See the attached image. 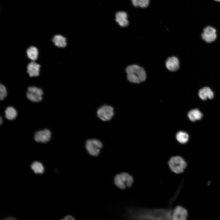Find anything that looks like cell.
<instances>
[{
	"label": "cell",
	"instance_id": "cell-3",
	"mask_svg": "<svg viewBox=\"0 0 220 220\" xmlns=\"http://www.w3.org/2000/svg\"><path fill=\"white\" fill-rule=\"evenodd\" d=\"M134 182L132 176L126 172L117 174L114 178L115 185L121 189H125L131 187Z\"/></svg>",
	"mask_w": 220,
	"mask_h": 220
},
{
	"label": "cell",
	"instance_id": "cell-6",
	"mask_svg": "<svg viewBox=\"0 0 220 220\" xmlns=\"http://www.w3.org/2000/svg\"><path fill=\"white\" fill-rule=\"evenodd\" d=\"M98 117L103 121L111 120L114 115L113 108L110 105H103L98 108L97 112Z\"/></svg>",
	"mask_w": 220,
	"mask_h": 220
},
{
	"label": "cell",
	"instance_id": "cell-25",
	"mask_svg": "<svg viewBox=\"0 0 220 220\" xmlns=\"http://www.w3.org/2000/svg\"><path fill=\"white\" fill-rule=\"evenodd\" d=\"M2 123V119L1 117L0 118V124H1Z\"/></svg>",
	"mask_w": 220,
	"mask_h": 220
},
{
	"label": "cell",
	"instance_id": "cell-21",
	"mask_svg": "<svg viewBox=\"0 0 220 220\" xmlns=\"http://www.w3.org/2000/svg\"><path fill=\"white\" fill-rule=\"evenodd\" d=\"M133 5L135 7L145 8L148 6L149 0H132Z\"/></svg>",
	"mask_w": 220,
	"mask_h": 220
},
{
	"label": "cell",
	"instance_id": "cell-16",
	"mask_svg": "<svg viewBox=\"0 0 220 220\" xmlns=\"http://www.w3.org/2000/svg\"><path fill=\"white\" fill-rule=\"evenodd\" d=\"M187 115L189 119L192 122L200 119L203 116L202 113L197 109L191 110Z\"/></svg>",
	"mask_w": 220,
	"mask_h": 220
},
{
	"label": "cell",
	"instance_id": "cell-4",
	"mask_svg": "<svg viewBox=\"0 0 220 220\" xmlns=\"http://www.w3.org/2000/svg\"><path fill=\"white\" fill-rule=\"evenodd\" d=\"M168 165L171 170L177 174L183 173L187 166L185 160L179 156L171 157L168 161Z\"/></svg>",
	"mask_w": 220,
	"mask_h": 220
},
{
	"label": "cell",
	"instance_id": "cell-23",
	"mask_svg": "<svg viewBox=\"0 0 220 220\" xmlns=\"http://www.w3.org/2000/svg\"><path fill=\"white\" fill-rule=\"evenodd\" d=\"M63 219L65 220H75V218L73 216L71 215H68L66 216Z\"/></svg>",
	"mask_w": 220,
	"mask_h": 220
},
{
	"label": "cell",
	"instance_id": "cell-13",
	"mask_svg": "<svg viewBox=\"0 0 220 220\" xmlns=\"http://www.w3.org/2000/svg\"><path fill=\"white\" fill-rule=\"evenodd\" d=\"M198 95L201 99L205 100L207 98L212 99L214 97V94L210 88L208 87H205L199 90Z\"/></svg>",
	"mask_w": 220,
	"mask_h": 220
},
{
	"label": "cell",
	"instance_id": "cell-18",
	"mask_svg": "<svg viewBox=\"0 0 220 220\" xmlns=\"http://www.w3.org/2000/svg\"><path fill=\"white\" fill-rule=\"evenodd\" d=\"M31 167L34 172L36 174H42L44 171V167L41 163L38 161L33 162Z\"/></svg>",
	"mask_w": 220,
	"mask_h": 220
},
{
	"label": "cell",
	"instance_id": "cell-22",
	"mask_svg": "<svg viewBox=\"0 0 220 220\" xmlns=\"http://www.w3.org/2000/svg\"><path fill=\"white\" fill-rule=\"evenodd\" d=\"M7 92L6 87L2 84L0 85V99L3 100L6 96Z\"/></svg>",
	"mask_w": 220,
	"mask_h": 220
},
{
	"label": "cell",
	"instance_id": "cell-26",
	"mask_svg": "<svg viewBox=\"0 0 220 220\" xmlns=\"http://www.w3.org/2000/svg\"><path fill=\"white\" fill-rule=\"evenodd\" d=\"M215 1H217V2H220V0H215Z\"/></svg>",
	"mask_w": 220,
	"mask_h": 220
},
{
	"label": "cell",
	"instance_id": "cell-12",
	"mask_svg": "<svg viewBox=\"0 0 220 220\" xmlns=\"http://www.w3.org/2000/svg\"><path fill=\"white\" fill-rule=\"evenodd\" d=\"M40 65L34 61L29 63L27 66V72L30 77L37 76L39 75Z\"/></svg>",
	"mask_w": 220,
	"mask_h": 220
},
{
	"label": "cell",
	"instance_id": "cell-24",
	"mask_svg": "<svg viewBox=\"0 0 220 220\" xmlns=\"http://www.w3.org/2000/svg\"><path fill=\"white\" fill-rule=\"evenodd\" d=\"M6 220H15L16 219L15 218L11 217H7L6 219H5Z\"/></svg>",
	"mask_w": 220,
	"mask_h": 220
},
{
	"label": "cell",
	"instance_id": "cell-11",
	"mask_svg": "<svg viewBox=\"0 0 220 220\" xmlns=\"http://www.w3.org/2000/svg\"><path fill=\"white\" fill-rule=\"evenodd\" d=\"M165 65L169 71L172 72H176L179 68V60L175 56L169 57L165 62Z\"/></svg>",
	"mask_w": 220,
	"mask_h": 220
},
{
	"label": "cell",
	"instance_id": "cell-15",
	"mask_svg": "<svg viewBox=\"0 0 220 220\" xmlns=\"http://www.w3.org/2000/svg\"><path fill=\"white\" fill-rule=\"evenodd\" d=\"M52 40L55 46L58 47L64 48L66 46V38L61 35H55Z\"/></svg>",
	"mask_w": 220,
	"mask_h": 220
},
{
	"label": "cell",
	"instance_id": "cell-10",
	"mask_svg": "<svg viewBox=\"0 0 220 220\" xmlns=\"http://www.w3.org/2000/svg\"><path fill=\"white\" fill-rule=\"evenodd\" d=\"M51 136L50 131L48 129H45L37 132L35 135L34 139L37 142L45 143L50 140Z\"/></svg>",
	"mask_w": 220,
	"mask_h": 220
},
{
	"label": "cell",
	"instance_id": "cell-20",
	"mask_svg": "<svg viewBox=\"0 0 220 220\" xmlns=\"http://www.w3.org/2000/svg\"><path fill=\"white\" fill-rule=\"evenodd\" d=\"M6 118L9 120L14 119L16 117L17 113L15 109L11 106L6 108L5 111Z\"/></svg>",
	"mask_w": 220,
	"mask_h": 220
},
{
	"label": "cell",
	"instance_id": "cell-7",
	"mask_svg": "<svg viewBox=\"0 0 220 220\" xmlns=\"http://www.w3.org/2000/svg\"><path fill=\"white\" fill-rule=\"evenodd\" d=\"M43 92L42 90L38 87L31 86L28 87L26 94L27 98L31 101L38 102L42 99Z\"/></svg>",
	"mask_w": 220,
	"mask_h": 220
},
{
	"label": "cell",
	"instance_id": "cell-8",
	"mask_svg": "<svg viewBox=\"0 0 220 220\" xmlns=\"http://www.w3.org/2000/svg\"><path fill=\"white\" fill-rule=\"evenodd\" d=\"M201 37L207 43L214 41L217 38L216 31L213 27L208 26L205 28L201 34Z\"/></svg>",
	"mask_w": 220,
	"mask_h": 220
},
{
	"label": "cell",
	"instance_id": "cell-9",
	"mask_svg": "<svg viewBox=\"0 0 220 220\" xmlns=\"http://www.w3.org/2000/svg\"><path fill=\"white\" fill-rule=\"evenodd\" d=\"M188 215V211L185 208L180 206H177L172 210V220H186Z\"/></svg>",
	"mask_w": 220,
	"mask_h": 220
},
{
	"label": "cell",
	"instance_id": "cell-5",
	"mask_svg": "<svg viewBox=\"0 0 220 220\" xmlns=\"http://www.w3.org/2000/svg\"><path fill=\"white\" fill-rule=\"evenodd\" d=\"M102 147V142L97 139H88L86 142V148L89 154L92 156H98Z\"/></svg>",
	"mask_w": 220,
	"mask_h": 220
},
{
	"label": "cell",
	"instance_id": "cell-1",
	"mask_svg": "<svg viewBox=\"0 0 220 220\" xmlns=\"http://www.w3.org/2000/svg\"><path fill=\"white\" fill-rule=\"evenodd\" d=\"M172 208H131L127 212L129 219L139 220H172Z\"/></svg>",
	"mask_w": 220,
	"mask_h": 220
},
{
	"label": "cell",
	"instance_id": "cell-2",
	"mask_svg": "<svg viewBox=\"0 0 220 220\" xmlns=\"http://www.w3.org/2000/svg\"><path fill=\"white\" fill-rule=\"evenodd\" d=\"M126 71L127 80L130 82L139 83L144 81L146 79V73L144 68L138 65L128 66Z\"/></svg>",
	"mask_w": 220,
	"mask_h": 220
},
{
	"label": "cell",
	"instance_id": "cell-17",
	"mask_svg": "<svg viewBox=\"0 0 220 220\" xmlns=\"http://www.w3.org/2000/svg\"><path fill=\"white\" fill-rule=\"evenodd\" d=\"M26 53L28 58L32 61H34L37 59L38 52L35 47L32 46L29 47L27 49Z\"/></svg>",
	"mask_w": 220,
	"mask_h": 220
},
{
	"label": "cell",
	"instance_id": "cell-19",
	"mask_svg": "<svg viewBox=\"0 0 220 220\" xmlns=\"http://www.w3.org/2000/svg\"><path fill=\"white\" fill-rule=\"evenodd\" d=\"M176 138L177 141L181 144H185L189 140V136L186 132L180 131L178 132L176 134Z\"/></svg>",
	"mask_w": 220,
	"mask_h": 220
},
{
	"label": "cell",
	"instance_id": "cell-14",
	"mask_svg": "<svg viewBox=\"0 0 220 220\" xmlns=\"http://www.w3.org/2000/svg\"><path fill=\"white\" fill-rule=\"evenodd\" d=\"M116 20L121 27L127 26L129 22L127 19V14L125 12L120 11L116 13Z\"/></svg>",
	"mask_w": 220,
	"mask_h": 220
}]
</instances>
